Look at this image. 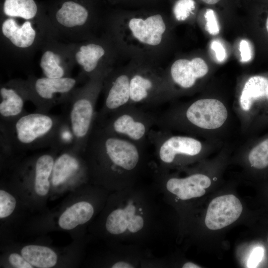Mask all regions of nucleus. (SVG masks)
<instances>
[{
  "mask_svg": "<svg viewBox=\"0 0 268 268\" xmlns=\"http://www.w3.org/2000/svg\"><path fill=\"white\" fill-rule=\"evenodd\" d=\"M206 20V29L211 35H216L219 32V26L214 11L208 9L204 15Z\"/></svg>",
  "mask_w": 268,
  "mask_h": 268,
  "instance_id": "nucleus-28",
  "label": "nucleus"
},
{
  "mask_svg": "<svg viewBox=\"0 0 268 268\" xmlns=\"http://www.w3.org/2000/svg\"></svg>",
  "mask_w": 268,
  "mask_h": 268,
  "instance_id": "nucleus-38",
  "label": "nucleus"
},
{
  "mask_svg": "<svg viewBox=\"0 0 268 268\" xmlns=\"http://www.w3.org/2000/svg\"><path fill=\"white\" fill-rule=\"evenodd\" d=\"M0 30L2 57L15 66L28 65L44 42L54 37L47 14L35 19L0 16Z\"/></svg>",
  "mask_w": 268,
  "mask_h": 268,
  "instance_id": "nucleus-4",
  "label": "nucleus"
},
{
  "mask_svg": "<svg viewBox=\"0 0 268 268\" xmlns=\"http://www.w3.org/2000/svg\"><path fill=\"white\" fill-rule=\"evenodd\" d=\"M110 71L89 78L75 89L64 104L62 115L72 132L75 149L81 152H83L93 128L97 101L102 90L104 77Z\"/></svg>",
  "mask_w": 268,
  "mask_h": 268,
  "instance_id": "nucleus-5",
  "label": "nucleus"
},
{
  "mask_svg": "<svg viewBox=\"0 0 268 268\" xmlns=\"http://www.w3.org/2000/svg\"><path fill=\"white\" fill-rule=\"evenodd\" d=\"M109 3L125 8H153L162 0H106Z\"/></svg>",
  "mask_w": 268,
  "mask_h": 268,
  "instance_id": "nucleus-26",
  "label": "nucleus"
},
{
  "mask_svg": "<svg viewBox=\"0 0 268 268\" xmlns=\"http://www.w3.org/2000/svg\"><path fill=\"white\" fill-rule=\"evenodd\" d=\"M201 0L205 2L206 3H207L209 4H214L218 2L220 0Z\"/></svg>",
  "mask_w": 268,
  "mask_h": 268,
  "instance_id": "nucleus-35",
  "label": "nucleus"
},
{
  "mask_svg": "<svg viewBox=\"0 0 268 268\" xmlns=\"http://www.w3.org/2000/svg\"><path fill=\"white\" fill-rule=\"evenodd\" d=\"M266 28H267V30L268 32V18H267V22H266Z\"/></svg>",
  "mask_w": 268,
  "mask_h": 268,
  "instance_id": "nucleus-37",
  "label": "nucleus"
},
{
  "mask_svg": "<svg viewBox=\"0 0 268 268\" xmlns=\"http://www.w3.org/2000/svg\"><path fill=\"white\" fill-rule=\"evenodd\" d=\"M146 147L108 132L95 122L82 154L97 175L127 181L141 168Z\"/></svg>",
  "mask_w": 268,
  "mask_h": 268,
  "instance_id": "nucleus-2",
  "label": "nucleus"
},
{
  "mask_svg": "<svg viewBox=\"0 0 268 268\" xmlns=\"http://www.w3.org/2000/svg\"><path fill=\"white\" fill-rule=\"evenodd\" d=\"M15 199L7 192L0 191V218L9 216L14 211L16 206Z\"/></svg>",
  "mask_w": 268,
  "mask_h": 268,
  "instance_id": "nucleus-27",
  "label": "nucleus"
},
{
  "mask_svg": "<svg viewBox=\"0 0 268 268\" xmlns=\"http://www.w3.org/2000/svg\"><path fill=\"white\" fill-rule=\"evenodd\" d=\"M136 212L135 206L132 203L114 210L107 218V230L114 235L138 232L143 228L144 221L143 217Z\"/></svg>",
  "mask_w": 268,
  "mask_h": 268,
  "instance_id": "nucleus-17",
  "label": "nucleus"
},
{
  "mask_svg": "<svg viewBox=\"0 0 268 268\" xmlns=\"http://www.w3.org/2000/svg\"><path fill=\"white\" fill-rule=\"evenodd\" d=\"M183 268H201L198 265L192 262H187L183 265Z\"/></svg>",
  "mask_w": 268,
  "mask_h": 268,
  "instance_id": "nucleus-34",
  "label": "nucleus"
},
{
  "mask_svg": "<svg viewBox=\"0 0 268 268\" xmlns=\"http://www.w3.org/2000/svg\"><path fill=\"white\" fill-rule=\"evenodd\" d=\"M239 200L233 195H226L213 199L206 213L205 224L210 230L222 229L235 222L242 212Z\"/></svg>",
  "mask_w": 268,
  "mask_h": 268,
  "instance_id": "nucleus-16",
  "label": "nucleus"
},
{
  "mask_svg": "<svg viewBox=\"0 0 268 268\" xmlns=\"http://www.w3.org/2000/svg\"><path fill=\"white\" fill-rule=\"evenodd\" d=\"M85 81L79 74L51 78L30 74L25 79L29 100L36 111L44 113H49L54 107L66 103L79 84Z\"/></svg>",
  "mask_w": 268,
  "mask_h": 268,
  "instance_id": "nucleus-10",
  "label": "nucleus"
},
{
  "mask_svg": "<svg viewBox=\"0 0 268 268\" xmlns=\"http://www.w3.org/2000/svg\"><path fill=\"white\" fill-rule=\"evenodd\" d=\"M210 47L215 53L216 60L219 62H223L226 58V53L221 43L217 40H213L211 43Z\"/></svg>",
  "mask_w": 268,
  "mask_h": 268,
  "instance_id": "nucleus-31",
  "label": "nucleus"
},
{
  "mask_svg": "<svg viewBox=\"0 0 268 268\" xmlns=\"http://www.w3.org/2000/svg\"><path fill=\"white\" fill-rule=\"evenodd\" d=\"M44 7L54 36L62 41L87 40L104 25L97 0H55Z\"/></svg>",
  "mask_w": 268,
  "mask_h": 268,
  "instance_id": "nucleus-3",
  "label": "nucleus"
},
{
  "mask_svg": "<svg viewBox=\"0 0 268 268\" xmlns=\"http://www.w3.org/2000/svg\"><path fill=\"white\" fill-rule=\"evenodd\" d=\"M21 255L32 266L39 268H50L55 266L57 256L48 247L30 245L24 247Z\"/></svg>",
  "mask_w": 268,
  "mask_h": 268,
  "instance_id": "nucleus-24",
  "label": "nucleus"
},
{
  "mask_svg": "<svg viewBox=\"0 0 268 268\" xmlns=\"http://www.w3.org/2000/svg\"><path fill=\"white\" fill-rule=\"evenodd\" d=\"M131 68L126 65L115 67L105 76L102 92L103 103L97 112L95 121L100 122L119 109L130 104Z\"/></svg>",
  "mask_w": 268,
  "mask_h": 268,
  "instance_id": "nucleus-11",
  "label": "nucleus"
},
{
  "mask_svg": "<svg viewBox=\"0 0 268 268\" xmlns=\"http://www.w3.org/2000/svg\"><path fill=\"white\" fill-rule=\"evenodd\" d=\"M149 143L162 164L169 165L179 156L194 157L201 152L202 144L193 137L172 135L169 131L152 129L148 136Z\"/></svg>",
  "mask_w": 268,
  "mask_h": 268,
  "instance_id": "nucleus-12",
  "label": "nucleus"
},
{
  "mask_svg": "<svg viewBox=\"0 0 268 268\" xmlns=\"http://www.w3.org/2000/svg\"><path fill=\"white\" fill-rule=\"evenodd\" d=\"M54 160L53 155L48 153L41 154L36 160L34 166V189L39 196H45L49 192V178L52 175Z\"/></svg>",
  "mask_w": 268,
  "mask_h": 268,
  "instance_id": "nucleus-23",
  "label": "nucleus"
},
{
  "mask_svg": "<svg viewBox=\"0 0 268 268\" xmlns=\"http://www.w3.org/2000/svg\"><path fill=\"white\" fill-rule=\"evenodd\" d=\"M208 71L206 64L201 58H181L175 60L165 70L172 95L174 86H177L183 90L190 89L195 85L197 80L206 75Z\"/></svg>",
  "mask_w": 268,
  "mask_h": 268,
  "instance_id": "nucleus-15",
  "label": "nucleus"
},
{
  "mask_svg": "<svg viewBox=\"0 0 268 268\" xmlns=\"http://www.w3.org/2000/svg\"><path fill=\"white\" fill-rule=\"evenodd\" d=\"M130 104L150 109L172 97L165 70L159 65L130 60Z\"/></svg>",
  "mask_w": 268,
  "mask_h": 268,
  "instance_id": "nucleus-7",
  "label": "nucleus"
},
{
  "mask_svg": "<svg viewBox=\"0 0 268 268\" xmlns=\"http://www.w3.org/2000/svg\"><path fill=\"white\" fill-rule=\"evenodd\" d=\"M133 265L128 262L121 261L115 263L112 266L113 268H133Z\"/></svg>",
  "mask_w": 268,
  "mask_h": 268,
  "instance_id": "nucleus-33",
  "label": "nucleus"
},
{
  "mask_svg": "<svg viewBox=\"0 0 268 268\" xmlns=\"http://www.w3.org/2000/svg\"><path fill=\"white\" fill-rule=\"evenodd\" d=\"M63 120L62 115L26 112L12 123H0V135L8 139L14 151L52 147Z\"/></svg>",
  "mask_w": 268,
  "mask_h": 268,
  "instance_id": "nucleus-6",
  "label": "nucleus"
},
{
  "mask_svg": "<svg viewBox=\"0 0 268 268\" xmlns=\"http://www.w3.org/2000/svg\"><path fill=\"white\" fill-rule=\"evenodd\" d=\"M10 264L17 268H32V266L29 264L22 256L12 253L10 255L8 259Z\"/></svg>",
  "mask_w": 268,
  "mask_h": 268,
  "instance_id": "nucleus-30",
  "label": "nucleus"
},
{
  "mask_svg": "<svg viewBox=\"0 0 268 268\" xmlns=\"http://www.w3.org/2000/svg\"><path fill=\"white\" fill-rule=\"evenodd\" d=\"M29 100L25 79H11L0 86V123L14 122L26 112L25 103Z\"/></svg>",
  "mask_w": 268,
  "mask_h": 268,
  "instance_id": "nucleus-14",
  "label": "nucleus"
},
{
  "mask_svg": "<svg viewBox=\"0 0 268 268\" xmlns=\"http://www.w3.org/2000/svg\"><path fill=\"white\" fill-rule=\"evenodd\" d=\"M94 213L93 206L87 201H80L67 208L60 216L58 223L61 228L71 230L88 221Z\"/></svg>",
  "mask_w": 268,
  "mask_h": 268,
  "instance_id": "nucleus-21",
  "label": "nucleus"
},
{
  "mask_svg": "<svg viewBox=\"0 0 268 268\" xmlns=\"http://www.w3.org/2000/svg\"><path fill=\"white\" fill-rule=\"evenodd\" d=\"M241 61L243 62L249 61L252 58V51L249 42L245 40L241 41L239 45Z\"/></svg>",
  "mask_w": 268,
  "mask_h": 268,
  "instance_id": "nucleus-32",
  "label": "nucleus"
},
{
  "mask_svg": "<svg viewBox=\"0 0 268 268\" xmlns=\"http://www.w3.org/2000/svg\"><path fill=\"white\" fill-rule=\"evenodd\" d=\"M0 5V16L35 19L46 14L44 6L35 0H2Z\"/></svg>",
  "mask_w": 268,
  "mask_h": 268,
  "instance_id": "nucleus-20",
  "label": "nucleus"
},
{
  "mask_svg": "<svg viewBox=\"0 0 268 268\" xmlns=\"http://www.w3.org/2000/svg\"><path fill=\"white\" fill-rule=\"evenodd\" d=\"M58 151L61 153L54 160L52 173L51 180L54 186L65 183L77 174L82 168L78 155L82 152L74 147Z\"/></svg>",
  "mask_w": 268,
  "mask_h": 268,
  "instance_id": "nucleus-19",
  "label": "nucleus"
},
{
  "mask_svg": "<svg viewBox=\"0 0 268 268\" xmlns=\"http://www.w3.org/2000/svg\"><path fill=\"white\" fill-rule=\"evenodd\" d=\"M150 110L129 104L103 120L95 122L108 132L147 146L150 132L156 126L157 120V113Z\"/></svg>",
  "mask_w": 268,
  "mask_h": 268,
  "instance_id": "nucleus-8",
  "label": "nucleus"
},
{
  "mask_svg": "<svg viewBox=\"0 0 268 268\" xmlns=\"http://www.w3.org/2000/svg\"><path fill=\"white\" fill-rule=\"evenodd\" d=\"M73 55L75 65L80 68L79 74L85 81L97 73L112 70L120 57L105 32L101 36L73 43Z\"/></svg>",
  "mask_w": 268,
  "mask_h": 268,
  "instance_id": "nucleus-9",
  "label": "nucleus"
},
{
  "mask_svg": "<svg viewBox=\"0 0 268 268\" xmlns=\"http://www.w3.org/2000/svg\"><path fill=\"white\" fill-rule=\"evenodd\" d=\"M268 79L256 75L250 77L246 82L240 98V104L244 111H249L256 101L266 99Z\"/></svg>",
  "mask_w": 268,
  "mask_h": 268,
  "instance_id": "nucleus-22",
  "label": "nucleus"
},
{
  "mask_svg": "<svg viewBox=\"0 0 268 268\" xmlns=\"http://www.w3.org/2000/svg\"><path fill=\"white\" fill-rule=\"evenodd\" d=\"M40 51V67L44 76L57 78L71 76L75 66L73 55V43L59 40L49 37Z\"/></svg>",
  "mask_w": 268,
  "mask_h": 268,
  "instance_id": "nucleus-13",
  "label": "nucleus"
},
{
  "mask_svg": "<svg viewBox=\"0 0 268 268\" xmlns=\"http://www.w3.org/2000/svg\"><path fill=\"white\" fill-rule=\"evenodd\" d=\"M264 254V250L262 247H255L248 259L247 267L250 268H257L262 261Z\"/></svg>",
  "mask_w": 268,
  "mask_h": 268,
  "instance_id": "nucleus-29",
  "label": "nucleus"
},
{
  "mask_svg": "<svg viewBox=\"0 0 268 268\" xmlns=\"http://www.w3.org/2000/svg\"><path fill=\"white\" fill-rule=\"evenodd\" d=\"M211 185L210 178L206 175L196 174L184 178H170L166 183L169 192L182 200L201 197L205 189Z\"/></svg>",
  "mask_w": 268,
  "mask_h": 268,
  "instance_id": "nucleus-18",
  "label": "nucleus"
},
{
  "mask_svg": "<svg viewBox=\"0 0 268 268\" xmlns=\"http://www.w3.org/2000/svg\"><path fill=\"white\" fill-rule=\"evenodd\" d=\"M266 99L268 103V85L267 90Z\"/></svg>",
  "mask_w": 268,
  "mask_h": 268,
  "instance_id": "nucleus-36",
  "label": "nucleus"
},
{
  "mask_svg": "<svg viewBox=\"0 0 268 268\" xmlns=\"http://www.w3.org/2000/svg\"><path fill=\"white\" fill-rule=\"evenodd\" d=\"M104 27L120 57L160 65L169 43V26L162 11L117 9L104 18Z\"/></svg>",
  "mask_w": 268,
  "mask_h": 268,
  "instance_id": "nucleus-1",
  "label": "nucleus"
},
{
  "mask_svg": "<svg viewBox=\"0 0 268 268\" xmlns=\"http://www.w3.org/2000/svg\"><path fill=\"white\" fill-rule=\"evenodd\" d=\"M195 9L194 0H177L173 7V13L178 21L187 19Z\"/></svg>",
  "mask_w": 268,
  "mask_h": 268,
  "instance_id": "nucleus-25",
  "label": "nucleus"
}]
</instances>
